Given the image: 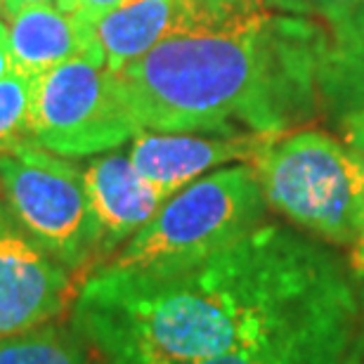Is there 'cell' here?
<instances>
[{"label": "cell", "instance_id": "4", "mask_svg": "<svg viewBox=\"0 0 364 364\" xmlns=\"http://www.w3.org/2000/svg\"><path fill=\"white\" fill-rule=\"evenodd\" d=\"M267 206L319 242L350 246L364 218V176L346 144L317 130L267 140L253 159Z\"/></svg>", "mask_w": 364, "mask_h": 364}, {"label": "cell", "instance_id": "3", "mask_svg": "<svg viewBox=\"0 0 364 364\" xmlns=\"http://www.w3.org/2000/svg\"><path fill=\"white\" fill-rule=\"evenodd\" d=\"M265 210L256 168L242 164L210 173L168 196L105 267L147 274L189 270L260 228Z\"/></svg>", "mask_w": 364, "mask_h": 364}, {"label": "cell", "instance_id": "7", "mask_svg": "<svg viewBox=\"0 0 364 364\" xmlns=\"http://www.w3.org/2000/svg\"><path fill=\"white\" fill-rule=\"evenodd\" d=\"M76 296L74 274L0 201V338L55 322Z\"/></svg>", "mask_w": 364, "mask_h": 364}, {"label": "cell", "instance_id": "14", "mask_svg": "<svg viewBox=\"0 0 364 364\" xmlns=\"http://www.w3.org/2000/svg\"><path fill=\"white\" fill-rule=\"evenodd\" d=\"M355 331H336L301 341L296 346L256 355H225L199 364H341Z\"/></svg>", "mask_w": 364, "mask_h": 364}, {"label": "cell", "instance_id": "17", "mask_svg": "<svg viewBox=\"0 0 364 364\" xmlns=\"http://www.w3.org/2000/svg\"><path fill=\"white\" fill-rule=\"evenodd\" d=\"M343 126H346V147L364 176V119L348 116V119H343ZM348 260H350V265H355V267H364V218H362L360 235L355 239V244L350 246V256H348Z\"/></svg>", "mask_w": 364, "mask_h": 364}, {"label": "cell", "instance_id": "21", "mask_svg": "<svg viewBox=\"0 0 364 364\" xmlns=\"http://www.w3.org/2000/svg\"><path fill=\"white\" fill-rule=\"evenodd\" d=\"M31 5H53V7H60V10H64V12L76 14V0H5L7 19H10L12 14H17L19 10L31 7Z\"/></svg>", "mask_w": 364, "mask_h": 364}, {"label": "cell", "instance_id": "6", "mask_svg": "<svg viewBox=\"0 0 364 364\" xmlns=\"http://www.w3.org/2000/svg\"><path fill=\"white\" fill-rule=\"evenodd\" d=\"M121 97L119 81L92 57L64 62L36 76L31 140L64 159L119 149L142 133Z\"/></svg>", "mask_w": 364, "mask_h": 364}, {"label": "cell", "instance_id": "5", "mask_svg": "<svg viewBox=\"0 0 364 364\" xmlns=\"http://www.w3.org/2000/svg\"><path fill=\"white\" fill-rule=\"evenodd\" d=\"M0 201L71 274L97 267V239L83 171L36 142L0 149Z\"/></svg>", "mask_w": 364, "mask_h": 364}, {"label": "cell", "instance_id": "15", "mask_svg": "<svg viewBox=\"0 0 364 364\" xmlns=\"http://www.w3.org/2000/svg\"><path fill=\"white\" fill-rule=\"evenodd\" d=\"M36 76L14 69L0 81V149L31 140V105Z\"/></svg>", "mask_w": 364, "mask_h": 364}, {"label": "cell", "instance_id": "24", "mask_svg": "<svg viewBox=\"0 0 364 364\" xmlns=\"http://www.w3.org/2000/svg\"><path fill=\"white\" fill-rule=\"evenodd\" d=\"M353 116H358V119H364V112H360V114H353Z\"/></svg>", "mask_w": 364, "mask_h": 364}, {"label": "cell", "instance_id": "23", "mask_svg": "<svg viewBox=\"0 0 364 364\" xmlns=\"http://www.w3.org/2000/svg\"><path fill=\"white\" fill-rule=\"evenodd\" d=\"M7 19V7H5V0H0V19Z\"/></svg>", "mask_w": 364, "mask_h": 364}, {"label": "cell", "instance_id": "22", "mask_svg": "<svg viewBox=\"0 0 364 364\" xmlns=\"http://www.w3.org/2000/svg\"><path fill=\"white\" fill-rule=\"evenodd\" d=\"M14 71V60H12V48H10V31L7 24H0V81Z\"/></svg>", "mask_w": 364, "mask_h": 364}, {"label": "cell", "instance_id": "13", "mask_svg": "<svg viewBox=\"0 0 364 364\" xmlns=\"http://www.w3.org/2000/svg\"><path fill=\"white\" fill-rule=\"evenodd\" d=\"M0 364H88V355L74 326L50 322L0 338Z\"/></svg>", "mask_w": 364, "mask_h": 364}, {"label": "cell", "instance_id": "20", "mask_svg": "<svg viewBox=\"0 0 364 364\" xmlns=\"http://www.w3.org/2000/svg\"><path fill=\"white\" fill-rule=\"evenodd\" d=\"M341 364H364V305H360L358 326H355L353 341H350V346H348Z\"/></svg>", "mask_w": 364, "mask_h": 364}, {"label": "cell", "instance_id": "8", "mask_svg": "<svg viewBox=\"0 0 364 364\" xmlns=\"http://www.w3.org/2000/svg\"><path fill=\"white\" fill-rule=\"evenodd\" d=\"M83 178L97 239V272L156 215L166 196L135 171L130 154L123 151L92 159Z\"/></svg>", "mask_w": 364, "mask_h": 364}, {"label": "cell", "instance_id": "12", "mask_svg": "<svg viewBox=\"0 0 364 364\" xmlns=\"http://www.w3.org/2000/svg\"><path fill=\"white\" fill-rule=\"evenodd\" d=\"M319 92L324 105L343 119L364 112V5L348 24L331 31Z\"/></svg>", "mask_w": 364, "mask_h": 364}, {"label": "cell", "instance_id": "16", "mask_svg": "<svg viewBox=\"0 0 364 364\" xmlns=\"http://www.w3.org/2000/svg\"><path fill=\"white\" fill-rule=\"evenodd\" d=\"M267 7L296 17H319L329 21L331 31L348 24L360 12L364 0H265Z\"/></svg>", "mask_w": 364, "mask_h": 364}, {"label": "cell", "instance_id": "11", "mask_svg": "<svg viewBox=\"0 0 364 364\" xmlns=\"http://www.w3.org/2000/svg\"><path fill=\"white\" fill-rule=\"evenodd\" d=\"M14 69L41 76L78 57H92L105 64L95 38V24L81 14L53 5H31L7 19Z\"/></svg>", "mask_w": 364, "mask_h": 364}, {"label": "cell", "instance_id": "25", "mask_svg": "<svg viewBox=\"0 0 364 364\" xmlns=\"http://www.w3.org/2000/svg\"><path fill=\"white\" fill-rule=\"evenodd\" d=\"M0 24H5V21H3V19H0Z\"/></svg>", "mask_w": 364, "mask_h": 364}, {"label": "cell", "instance_id": "18", "mask_svg": "<svg viewBox=\"0 0 364 364\" xmlns=\"http://www.w3.org/2000/svg\"><path fill=\"white\" fill-rule=\"evenodd\" d=\"M196 3L206 5L220 14H230V17H239V14H249L265 7V0H196Z\"/></svg>", "mask_w": 364, "mask_h": 364}, {"label": "cell", "instance_id": "19", "mask_svg": "<svg viewBox=\"0 0 364 364\" xmlns=\"http://www.w3.org/2000/svg\"><path fill=\"white\" fill-rule=\"evenodd\" d=\"M128 0H76V14H81L88 21H97L102 19L105 14H109L116 7L126 5Z\"/></svg>", "mask_w": 364, "mask_h": 364}, {"label": "cell", "instance_id": "9", "mask_svg": "<svg viewBox=\"0 0 364 364\" xmlns=\"http://www.w3.org/2000/svg\"><path fill=\"white\" fill-rule=\"evenodd\" d=\"M272 137L256 133H147L135 135L130 161L166 199L199 180L203 173L232 161H253Z\"/></svg>", "mask_w": 364, "mask_h": 364}, {"label": "cell", "instance_id": "1", "mask_svg": "<svg viewBox=\"0 0 364 364\" xmlns=\"http://www.w3.org/2000/svg\"><path fill=\"white\" fill-rule=\"evenodd\" d=\"M71 324L109 364H199L358 326L350 265L322 242L260 225L173 274L102 267L78 289Z\"/></svg>", "mask_w": 364, "mask_h": 364}, {"label": "cell", "instance_id": "2", "mask_svg": "<svg viewBox=\"0 0 364 364\" xmlns=\"http://www.w3.org/2000/svg\"><path fill=\"white\" fill-rule=\"evenodd\" d=\"M329 36L308 17L263 10L159 43L116 74L144 130L279 137L315 116Z\"/></svg>", "mask_w": 364, "mask_h": 364}, {"label": "cell", "instance_id": "10", "mask_svg": "<svg viewBox=\"0 0 364 364\" xmlns=\"http://www.w3.org/2000/svg\"><path fill=\"white\" fill-rule=\"evenodd\" d=\"M249 14L230 17L196 0H128L95 21V38L105 57V67L119 74L171 36L232 24Z\"/></svg>", "mask_w": 364, "mask_h": 364}]
</instances>
